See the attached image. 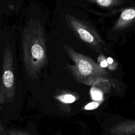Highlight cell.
I'll return each mask as SVG.
<instances>
[{
    "instance_id": "obj_1",
    "label": "cell",
    "mask_w": 135,
    "mask_h": 135,
    "mask_svg": "<svg viewBox=\"0 0 135 135\" xmlns=\"http://www.w3.org/2000/svg\"><path fill=\"white\" fill-rule=\"evenodd\" d=\"M23 61L30 79H37L47 63L46 38L44 28L38 20H31L22 34Z\"/></svg>"
},
{
    "instance_id": "obj_2",
    "label": "cell",
    "mask_w": 135,
    "mask_h": 135,
    "mask_svg": "<svg viewBox=\"0 0 135 135\" xmlns=\"http://www.w3.org/2000/svg\"><path fill=\"white\" fill-rule=\"evenodd\" d=\"M63 47L74 63V65L66 64L65 68L78 82L90 85L107 80V71L98 63L90 57L76 52L67 44L64 43Z\"/></svg>"
},
{
    "instance_id": "obj_3",
    "label": "cell",
    "mask_w": 135,
    "mask_h": 135,
    "mask_svg": "<svg viewBox=\"0 0 135 135\" xmlns=\"http://www.w3.org/2000/svg\"><path fill=\"white\" fill-rule=\"evenodd\" d=\"M65 17L67 25L78 38L97 52L102 51L104 43L90 23L69 14H66Z\"/></svg>"
},
{
    "instance_id": "obj_4",
    "label": "cell",
    "mask_w": 135,
    "mask_h": 135,
    "mask_svg": "<svg viewBox=\"0 0 135 135\" xmlns=\"http://www.w3.org/2000/svg\"><path fill=\"white\" fill-rule=\"evenodd\" d=\"M15 95V83L13 53L9 45L4 50L2 75L0 86V103L11 102Z\"/></svg>"
},
{
    "instance_id": "obj_5",
    "label": "cell",
    "mask_w": 135,
    "mask_h": 135,
    "mask_svg": "<svg viewBox=\"0 0 135 135\" xmlns=\"http://www.w3.org/2000/svg\"><path fill=\"white\" fill-rule=\"evenodd\" d=\"M111 135L135 134V120H126L113 126L109 130Z\"/></svg>"
},
{
    "instance_id": "obj_6",
    "label": "cell",
    "mask_w": 135,
    "mask_h": 135,
    "mask_svg": "<svg viewBox=\"0 0 135 135\" xmlns=\"http://www.w3.org/2000/svg\"><path fill=\"white\" fill-rule=\"evenodd\" d=\"M135 20V7H129L123 11L112 28L113 31L122 30Z\"/></svg>"
},
{
    "instance_id": "obj_7",
    "label": "cell",
    "mask_w": 135,
    "mask_h": 135,
    "mask_svg": "<svg viewBox=\"0 0 135 135\" xmlns=\"http://www.w3.org/2000/svg\"><path fill=\"white\" fill-rule=\"evenodd\" d=\"M102 7L112 8L122 4L123 0H85Z\"/></svg>"
},
{
    "instance_id": "obj_8",
    "label": "cell",
    "mask_w": 135,
    "mask_h": 135,
    "mask_svg": "<svg viewBox=\"0 0 135 135\" xmlns=\"http://www.w3.org/2000/svg\"><path fill=\"white\" fill-rule=\"evenodd\" d=\"M57 98L59 100L64 103H71L75 100V97L71 94H62Z\"/></svg>"
},
{
    "instance_id": "obj_9",
    "label": "cell",
    "mask_w": 135,
    "mask_h": 135,
    "mask_svg": "<svg viewBox=\"0 0 135 135\" xmlns=\"http://www.w3.org/2000/svg\"><path fill=\"white\" fill-rule=\"evenodd\" d=\"M5 135H31L30 133L26 131L18 130H11L5 132Z\"/></svg>"
},
{
    "instance_id": "obj_10",
    "label": "cell",
    "mask_w": 135,
    "mask_h": 135,
    "mask_svg": "<svg viewBox=\"0 0 135 135\" xmlns=\"http://www.w3.org/2000/svg\"><path fill=\"white\" fill-rule=\"evenodd\" d=\"M98 63L100 65V66L101 67H102V68L104 69L107 67L108 66V64L107 63V59H105V57H104V56L102 54H101L99 56L98 59Z\"/></svg>"
},
{
    "instance_id": "obj_11",
    "label": "cell",
    "mask_w": 135,
    "mask_h": 135,
    "mask_svg": "<svg viewBox=\"0 0 135 135\" xmlns=\"http://www.w3.org/2000/svg\"><path fill=\"white\" fill-rule=\"evenodd\" d=\"M99 105V103H98V102H92V103L88 104L85 107V109L86 110H90V109H93L98 107Z\"/></svg>"
},
{
    "instance_id": "obj_12",
    "label": "cell",
    "mask_w": 135,
    "mask_h": 135,
    "mask_svg": "<svg viewBox=\"0 0 135 135\" xmlns=\"http://www.w3.org/2000/svg\"><path fill=\"white\" fill-rule=\"evenodd\" d=\"M107 63L108 64V66L109 68V69H111V66H112L111 65L113 64V60L112 58L109 57L107 59Z\"/></svg>"
},
{
    "instance_id": "obj_13",
    "label": "cell",
    "mask_w": 135,
    "mask_h": 135,
    "mask_svg": "<svg viewBox=\"0 0 135 135\" xmlns=\"http://www.w3.org/2000/svg\"><path fill=\"white\" fill-rule=\"evenodd\" d=\"M0 135H3V134H2V133L1 132V134H0Z\"/></svg>"
}]
</instances>
